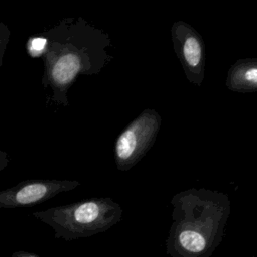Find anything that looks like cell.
<instances>
[{"mask_svg": "<svg viewBox=\"0 0 257 257\" xmlns=\"http://www.w3.org/2000/svg\"><path fill=\"white\" fill-rule=\"evenodd\" d=\"M41 84L54 103L67 106L68 90L81 75L98 74L112 59L106 32L82 17H66L43 33Z\"/></svg>", "mask_w": 257, "mask_h": 257, "instance_id": "cell-1", "label": "cell"}, {"mask_svg": "<svg viewBox=\"0 0 257 257\" xmlns=\"http://www.w3.org/2000/svg\"><path fill=\"white\" fill-rule=\"evenodd\" d=\"M172 224L166 240L170 257H210L221 244L230 216L229 197L221 192L191 188L171 201Z\"/></svg>", "mask_w": 257, "mask_h": 257, "instance_id": "cell-2", "label": "cell"}, {"mask_svg": "<svg viewBox=\"0 0 257 257\" xmlns=\"http://www.w3.org/2000/svg\"><path fill=\"white\" fill-rule=\"evenodd\" d=\"M122 213L118 203L104 197L51 207L32 215L50 226L55 238L71 241L107 231L121 220Z\"/></svg>", "mask_w": 257, "mask_h": 257, "instance_id": "cell-3", "label": "cell"}, {"mask_svg": "<svg viewBox=\"0 0 257 257\" xmlns=\"http://www.w3.org/2000/svg\"><path fill=\"white\" fill-rule=\"evenodd\" d=\"M162 118L154 108L143 110L118 135L114 143V161L119 171H128L153 147Z\"/></svg>", "mask_w": 257, "mask_h": 257, "instance_id": "cell-4", "label": "cell"}, {"mask_svg": "<svg viewBox=\"0 0 257 257\" xmlns=\"http://www.w3.org/2000/svg\"><path fill=\"white\" fill-rule=\"evenodd\" d=\"M80 184L74 180L29 179L0 191V208L15 209L31 207L71 191Z\"/></svg>", "mask_w": 257, "mask_h": 257, "instance_id": "cell-5", "label": "cell"}, {"mask_svg": "<svg viewBox=\"0 0 257 257\" xmlns=\"http://www.w3.org/2000/svg\"><path fill=\"white\" fill-rule=\"evenodd\" d=\"M174 51L187 79L201 86L205 77V45L202 36L185 21H176L171 28Z\"/></svg>", "mask_w": 257, "mask_h": 257, "instance_id": "cell-6", "label": "cell"}, {"mask_svg": "<svg viewBox=\"0 0 257 257\" xmlns=\"http://www.w3.org/2000/svg\"><path fill=\"white\" fill-rule=\"evenodd\" d=\"M226 86L235 92H256L257 58L237 60L227 72Z\"/></svg>", "mask_w": 257, "mask_h": 257, "instance_id": "cell-7", "label": "cell"}, {"mask_svg": "<svg viewBox=\"0 0 257 257\" xmlns=\"http://www.w3.org/2000/svg\"><path fill=\"white\" fill-rule=\"evenodd\" d=\"M10 35L11 32L9 27L5 23L0 22V68L3 64V58L10 40Z\"/></svg>", "mask_w": 257, "mask_h": 257, "instance_id": "cell-8", "label": "cell"}, {"mask_svg": "<svg viewBox=\"0 0 257 257\" xmlns=\"http://www.w3.org/2000/svg\"><path fill=\"white\" fill-rule=\"evenodd\" d=\"M10 163V156L4 151H0V172H2Z\"/></svg>", "mask_w": 257, "mask_h": 257, "instance_id": "cell-9", "label": "cell"}, {"mask_svg": "<svg viewBox=\"0 0 257 257\" xmlns=\"http://www.w3.org/2000/svg\"><path fill=\"white\" fill-rule=\"evenodd\" d=\"M12 257H40V256H38L35 253H31V252L20 250V251H15L12 254Z\"/></svg>", "mask_w": 257, "mask_h": 257, "instance_id": "cell-10", "label": "cell"}, {"mask_svg": "<svg viewBox=\"0 0 257 257\" xmlns=\"http://www.w3.org/2000/svg\"><path fill=\"white\" fill-rule=\"evenodd\" d=\"M251 257H256V256H254V255H252V256H251Z\"/></svg>", "mask_w": 257, "mask_h": 257, "instance_id": "cell-11", "label": "cell"}]
</instances>
